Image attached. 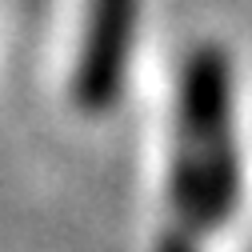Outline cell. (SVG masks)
<instances>
[{
	"label": "cell",
	"instance_id": "6da1fadb",
	"mask_svg": "<svg viewBox=\"0 0 252 252\" xmlns=\"http://www.w3.org/2000/svg\"><path fill=\"white\" fill-rule=\"evenodd\" d=\"M180 144L172 164V212L184 228L212 232L236 212L240 156L232 136V64L224 48L200 44L180 72Z\"/></svg>",
	"mask_w": 252,
	"mask_h": 252
},
{
	"label": "cell",
	"instance_id": "7a4b0ae2",
	"mask_svg": "<svg viewBox=\"0 0 252 252\" xmlns=\"http://www.w3.org/2000/svg\"><path fill=\"white\" fill-rule=\"evenodd\" d=\"M140 0H88L84 44L76 60V104L84 112H108L124 88Z\"/></svg>",
	"mask_w": 252,
	"mask_h": 252
},
{
	"label": "cell",
	"instance_id": "3957f363",
	"mask_svg": "<svg viewBox=\"0 0 252 252\" xmlns=\"http://www.w3.org/2000/svg\"><path fill=\"white\" fill-rule=\"evenodd\" d=\"M156 252H200V248H196V232L184 228V224H176V228L160 240V248H156Z\"/></svg>",
	"mask_w": 252,
	"mask_h": 252
}]
</instances>
